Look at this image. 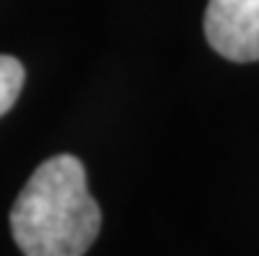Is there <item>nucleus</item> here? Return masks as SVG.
Returning a JSON list of instances; mask_svg holds the SVG:
<instances>
[{
    "label": "nucleus",
    "mask_w": 259,
    "mask_h": 256,
    "mask_svg": "<svg viewBox=\"0 0 259 256\" xmlns=\"http://www.w3.org/2000/svg\"><path fill=\"white\" fill-rule=\"evenodd\" d=\"M102 212L73 155L45 160L11 209V233L24 256H84L100 235Z\"/></svg>",
    "instance_id": "obj_1"
},
{
    "label": "nucleus",
    "mask_w": 259,
    "mask_h": 256,
    "mask_svg": "<svg viewBox=\"0 0 259 256\" xmlns=\"http://www.w3.org/2000/svg\"><path fill=\"white\" fill-rule=\"evenodd\" d=\"M204 37L225 60H259V0H209L204 11Z\"/></svg>",
    "instance_id": "obj_2"
},
{
    "label": "nucleus",
    "mask_w": 259,
    "mask_h": 256,
    "mask_svg": "<svg viewBox=\"0 0 259 256\" xmlns=\"http://www.w3.org/2000/svg\"><path fill=\"white\" fill-rule=\"evenodd\" d=\"M24 79H26V71L19 60L11 55H0V118L16 105L24 89Z\"/></svg>",
    "instance_id": "obj_3"
}]
</instances>
